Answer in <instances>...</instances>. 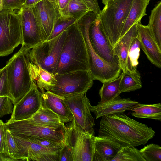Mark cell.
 I'll use <instances>...</instances> for the list:
<instances>
[{
	"label": "cell",
	"mask_w": 161,
	"mask_h": 161,
	"mask_svg": "<svg viewBox=\"0 0 161 161\" xmlns=\"http://www.w3.org/2000/svg\"><path fill=\"white\" fill-rule=\"evenodd\" d=\"M155 134L152 128L122 113L102 116L98 136L108 139L122 146L136 147L145 145Z\"/></svg>",
	"instance_id": "1"
},
{
	"label": "cell",
	"mask_w": 161,
	"mask_h": 161,
	"mask_svg": "<svg viewBox=\"0 0 161 161\" xmlns=\"http://www.w3.org/2000/svg\"><path fill=\"white\" fill-rule=\"evenodd\" d=\"M66 30V37L54 74L78 70L89 71L85 40L77 21Z\"/></svg>",
	"instance_id": "2"
},
{
	"label": "cell",
	"mask_w": 161,
	"mask_h": 161,
	"mask_svg": "<svg viewBox=\"0 0 161 161\" xmlns=\"http://www.w3.org/2000/svg\"><path fill=\"white\" fill-rule=\"evenodd\" d=\"M97 18L93 12L90 11L79 19L77 22L85 40L89 72L94 80L103 83L118 77L121 75L122 70L119 64L108 63L102 59L91 45L89 37V29L91 24Z\"/></svg>",
	"instance_id": "3"
},
{
	"label": "cell",
	"mask_w": 161,
	"mask_h": 161,
	"mask_svg": "<svg viewBox=\"0 0 161 161\" xmlns=\"http://www.w3.org/2000/svg\"><path fill=\"white\" fill-rule=\"evenodd\" d=\"M29 62L27 48L22 46L6 64L8 88L13 105L29 91L34 84L30 75Z\"/></svg>",
	"instance_id": "4"
},
{
	"label": "cell",
	"mask_w": 161,
	"mask_h": 161,
	"mask_svg": "<svg viewBox=\"0 0 161 161\" xmlns=\"http://www.w3.org/2000/svg\"><path fill=\"white\" fill-rule=\"evenodd\" d=\"M132 0H113L105 5L98 18L100 28L114 49L119 41Z\"/></svg>",
	"instance_id": "5"
},
{
	"label": "cell",
	"mask_w": 161,
	"mask_h": 161,
	"mask_svg": "<svg viewBox=\"0 0 161 161\" xmlns=\"http://www.w3.org/2000/svg\"><path fill=\"white\" fill-rule=\"evenodd\" d=\"M22 42L20 14L10 10L0 11V57L8 56Z\"/></svg>",
	"instance_id": "6"
},
{
	"label": "cell",
	"mask_w": 161,
	"mask_h": 161,
	"mask_svg": "<svg viewBox=\"0 0 161 161\" xmlns=\"http://www.w3.org/2000/svg\"><path fill=\"white\" fill-rule=\"evenodd\" d=\"M65 126L64 142L72 151L73 161H92L94 134L84 131L73 119Z\"/></svg>",
	"instance_id": "7"
},
{
	"label": "cell",
	"mask_w": 161,
	"mask_h": 161,
	"mask_svg": "<svg viewBox=\"0 0 161 161\" xmlns=\"http://www.w3.org/2000/svg\"><path fill=\"white\" fill-rule=\"evenodd\" d=\"M66 36L65 30L54 38L31 48H27L28 57L44 69L54 74Z\"/></svg>",
	"instance_id": "8"
},
{
	"label": "cell",
	"mask_w": 161,
	"mask_h": 161,
	"mask_svg": "<svg viewBox=\"0 0 161 161\" xmlns=\"http://www.w3.org/2000/svg\"><path fill=\"white\" fill-rule=\"evenodd\" d=\"M55 75L56 84L48 91L64 98L86 93L93 83L94 80L88 71L78 70Z\"/></svg>",
	"instance_id": "9"
},
{
	"label": "cell",
	"mask_w": 161,
	"mask_h": 161,
	"mask_svg": "<svg viewBox=\"0 0 161 161\" xmlns=\"http://www.w3.org/2000/svg\"><path fill=\"white\" fill-rule=\"evenodd\" d=\"M5 123L12 134L18 136L44 138L59 142L64 141L65 125L53 128L35 125L26 120Z\"/></svg>",
	"instance_id": "10"
},
{
	"label": "cell",
	"mask_w": 161,
	"mask_h": 161,
	"mask_svg": "<svg viewBox=\"0 0 161 161\" xmlns=\"http://www.w3.org/2000/svg\"><path fill=\"white\" fill-rule=\"evenodd\" d=\"M12 134L18 148L14 161H59L60 151L49 149L27 137Z\"/></svg>",
	"instance_id": "11"
},
{
	"label": "cell",
	"mask_w": 161,
	"mask_h": 161,
	"mask_svg": "<svg viewBox=\"0 0 161 161\" xmlns=\"http://www.w3.org/2000/svg\"><path fill=\"white\" fill-rule=\"evenodd\" d=\"M86 93L64 98L75 124L84 131L94 134V119L91 113V104Z\"/></svg>",
	"instance_id": "12"
},
{
	"label": "cell",
	"mask_w": 161,
	"mask_h": 161,
	"mask_svg": "<svg viewBox=\"0 0 161 161\" xmlns=\"http://www.w3.org/2000/svg\"><path fill=\"white\" fill-rule=\"evenodd\" d=\"M42 92L34 83L29 91L13 105L11 117L7 122L26 120L31 118L42 106Z\"/></svg>",
	"instance_id": "13"
},
{
	"label": "cell",
	"mask_w": 161,
	"mask_h": 161,
	"mask_svg": "<svg viewBox=\"0 0 161 161\" xmlns=\"http://www.w3.org/2000/svg\"><path fill=\"white\" fill-rule=\"evenodd\" d=\"M44 41L51 35L61 14L55 0H43L32 8Z\"/></svg>",
	"instance_id": "14"
},
{
	"label": "cell",
	"mask_w": 161,
	"mask_h": 161,
	"mask_svg": "<svg viewBox=\"0 0 161 161\" xmlns=\"http://www.w3.org/2000/svg\"><path fill=\"white\" fill-rule=\"evenodd\" d=\"M18 12L21 18L22 46L30 49L44 41L40 27L32 8H21Z\"/></svg>",
	"instance_id": "15"
},
{
	"label": "cell",
	"mask_w": 161,
	"mask_h": 161,
	"mask_svg": "<svg viewBox=\"0 0 161 161\" xmlns=\"http://www.w3.org/2000/svg\"><path fill=\"white\" fill-rule=\"evenodd\" d=\"M88 35L91 45L100 57L108 62L119 64L114 49L100 28L98 18L91 24Z\"/></svg>",
	"instance_id": "16"
},
{
	"label": "cell",
	"mask_w": 161,
	"mask_h": 161,
	"mask_svg": "<svg viewBox=\"0 0 161 161\" xmlns=\"http://www.w3.org/2000/svg\"><path fill=\"white\" fill-rule=\"evenodd\" d=\"M137 30L140 48L153 64L161 68V49L154 40L149 27L143 25L140 21L137 23Z\"/></svg>",
	"instance_id": "17"
},
{
	"label": "cell",
	"mask_w": 161,
	"mask_h": 161,
	"mask_svg": "<svg viewBox=\"0 0 161 161\" xmlns=\"http://www.w3.org/2000/svg\"><path fill=\"white\" fill-rule=\"evenodd\" d=\"M139 103L130 98H122L119 96L108 101H100L95 106L91 105L90 111L94 113L97 119L106 115L123 113L127 110H130Z\"/></svg>",
	"instance_id": "18"
},
{
	"label": "cell",
	"mask_w": 161,
	"mask_h": 161,
	"mask_svg": "<svg viewBox=\"0 0 161 161\" xmlns=\"http://www.w3.org/2000/svg\"><path fill=\"white\" fill-rule=\"evenodd\" d=\"M64 99L49 91L45 92L42 94V105L55 113L64 124L73 119V114Z\"/></svg>",
	"instance_id": "19"
},
{
	"label": "cell",
	"mask_w": 161,
	"mask_h": 161,
	"mask_svg": "<svg viewBox=\"0 0 161 161\" xmlns=\"http://www.w3.org/2000/svg\"><path fill=\"white\" fill-rule=\"evenodd\" d=\"M29 68L32 81L42 93L45 92V90L49 91L56 84L55 75L43 69L29 57Z\"/></svg>",
	"instance_id": "20"
},
{
	"label": "cell",
	"mask_w": 161,
	"mask_h": 161,
	"mask_svg": "<svg viewBox=\"0 0 161 161\" xmlns=\"http://www.w3.org/2000/svg\"><path fill=\"white\" fill-rule=\"evenodd\" d=\"M122 147L108 139L95 136L92 161H112Z\"/></svg>",
	"instance_id": "21"
},
{
	"label": "cell",
	"mask_w": 161,
	"mask_h": 161,
	"mask_svg": "<svg viewBox=\"0 0 161 161\" xmlns=\"http://www.w3.org/2000/svg\"><path fill=\"white\" fill-rule=\"evenodd\" d=\"M137 23L134 24L129 29L114 48L119 60V65L123 72L127 70V56L130 44L134 38L137 36Z\"/></svg>",
	"instance_id": "22"
},
{
	"label": "cell",
	"mask_w": 161,
	"mask_h": 161,
	"mask_svg": "<svg viewBox=\"0 0 161 161\" xmlns=\"http://www.w3.org/2000/svg\"><path fill=\"white\" fill-rule=\"evenodd\" d=\"M150 0H132L119 39L134 24L147 15L146 8Z\"/></svg>",
	"instance_id": "23"
},
{
	"label": "cell",
	"mask_w": 161,
	"mask_h": 161,
	"mask_svg": "<svg viewBox=\"0 0 161 161\" xmlns=\"http://www.w3.org/2000/svg\"><path fill=\"white\" fill-rule=\"evenodd\" d=\"M26 120L35 125L53 128L64 125L55 113L42 104L35 114Z\"/></svg>",
	"instance_id": "24"
},
{
	"label": "cell",
	"mask_w": 161,
	"mask_h": 161,
	"mask_svg": "<svg viewBox=\"0 0 161 161\" xmlns=\"http://www.w3.org/2000/svg\"><path fill=\"white\" fill-rule=\"evenodd\" d=\"M130 111H132L131 115L136 118L161 120V104L160 103L145 104L139 103L134 106Z\"/></svg>",
	"instance_id": "25"
},
{
	"label": "cell",
	"mask_w": 161,
	"mask_h": 161,
	"mask_svg": "<svg viewBox=\"0 0 161 161\" xmlns=\"http://www.w3.org/2000/svg\"><path fill=\"white\" fill-rule=\"evenodd\" d=\"M147 26L157 44L161 49V1L152 10Z\"/></svg>",
	"instance_id": "26"
},
{
	"label": "cell",
	"mask_w": 161,
	"mask_h": 161,
	"mask_svg": "<svg viewBox=\"0 0 161 161\" xmlns=\"http://www.w3.org/2000/svg\"><path fill=\"white\" fill-rule=\"evenodd\" d=\"M123 75L119 86L120 94L140 89L142 87L141 76L138 71L122 72Z\"/></svg>",
	"instance_id": "27"
},
{
	"label": "cell",
	"mask_w": 161,
	"mask_h": 161,
	"mask_svg": "<svg viewBox=\"0 0 161 161\" xmlns=\"http://www.w3.org/2000/svg\"><path fill=\"white\" fill-rule=\"evenodd\" d=\"M122 75V72L116 79L103 83L99 91L100 102L108 101L119 96L120 94L119 92V84Z\"/></svg>",
	"instance_id": "28"
},
{
	"label": "cell",
	"mask_w": 161,
	"mask_h": 161,
	"mask_svg": "<svg viewBox=\"0 0 161 161\" xmlns=\"http://www.w3.org/2000/svg\"><path fill=\"white\" fill-rule=\"evenodd\" d=\"M112 161H146L140 150L132 146H122Z\"/></svg>",
	"instance_id": "29"
},
{
	"label": "cell",
	"mask_w": 161,
	"mask_h": 161,
	"mask_svg": "<svg viewBox=\"0 0 161 161\" xmlns=\"http://www.w3.org/2000/svg\"><path fill=\"white\" fill-rule=\"evenodd\" d=\"M90 11L84 0H70L63 17L79 19Z\"/></svg>",
	"instance_id": "30"
},
{
	"label": "cell",
	"mask_w": 161,
	"mask_h": 161,
	"mask_svg": "<svg viewBox=\"0 0 161 161\" xmlns=\"http://www.w3.org/2000/svg\"><path fill=\"white\" fill-rule=\"evenodd\" d=\"M140 49V43L137 36L133 40L129 49L127 59V70L132 72L137 70Z\"/></svg>",
	"instance_id": "31"
},
{
	"label": "cell",
	"mask_w": 161,
	"mask_h": 161,
	"mask_svg": "<svg viewBox=\"0 0 161 161\" xmlns=\"http://www.w3.org/2000/svg\"><path fill=\"white\" fill-rule=\"evenodd\" d=\"M139 150L146 161H161V147L158 144H149Z\"/></svg>",
	"instance_id": "32"
},
{
	"label": "cell",
	"mask_w": 161,
	"mask_h": 161,
	"mask_svg": "<svg viewBox=\"0 0 161 161\" xmlns=\"http://www.w3.org/2000/svg\"><path fill=\"white\" fill-rule=\"evenodd\" d=\"M78 19L60 16L56 22L51 35L46 40L55 37L76 22Z\"/></svg>",
	"instance_id": "33"
},
{
	"label": "cell",
	"mask_w": 161,
	"mask_h": 161,
	"mask_svg": "<svg viewBox=\"0 0 161 161\" xmlns=\"http://www.w3.org/2000/svg\"><path fill=\"white\" fill-rule=\"evenodd\" d=\"M4 127L7 154L11 161H14V156L18 151V148L12 133L5 123Z\"/></svg>",
	"instance_id": "34"
},
{
	"label": "cell",
	"mask_w": 161,
	"mask_h": 161,
	"mask_svg": "<svg viewBox=\"0 0 161 161\" xmlns=\"http://www.w3.org/2000/svg\"><path fill=\"white\" fill-rule=\"evenodd\" d=\"M26 137H27L31 141L44 147L55 151H59L62 148L64 143V142H59L44 138L30 136Z\"/></svg>",
	"instance_id": "35"
},
{
	"label": "cell",
	"mask_w": 161,
	"mask_h": 161,
	"mask_svg": "<svg viewBox=\"0 0 161 161\" xmlns=\"http://www.w3.org/2000/svg\"><path fill=\"white\" fill-rule=\"evenodd\" d=\"M7 64L0 69V97H8L13 101L8 88Z\"/></svg>",
	"instance_id": "36"
},
{
	"label": "cell",
	"mask_w": 161,
	"mask_h": 161,
	"mask_svg": "<svg viewBox=\"0 0 161 161\" xmlns=\"http://www.w3.org/2000/svg\"><path fill=\"white\" fill-rule=\"evenodd\" d=\"M4 123L0 120V161H11L7 152Z\"/></svg>",
	"instance_id": "37"
},
{
	"label": "cell",
	"mask_w": 161,
	"mask_h": 161,
	"mask_svg": "<svg viewBox=\"0 0 161 161\" xmlns=\"http://www.w3.org/2000/svg\"><path fill=\"white\" fill-rule=\"evenodd\" d=\"M26 0H3V9L20 10Z\"/></svg>",
	"instance_id": "38"
},
{
	"label": "cell",
	"mask_w": 161,
	"mask_h": 161,
	"mask_svg": "<svg viewBox=\"0 0 161 161\" xmlns=\"http://www.w3.org/2000/svg\"><path fill=\"white\" fill-rule=\"evenodd\" d=\"M59 161H73V157L70 148L64 142L59 152Z\"/></svg>",
	"instance_id": "39"
},
{
	"label": "cell",
	"mask_w": 161,
	"mask_h": 161,
	"mask_svg": "<svg viewBox=\"0 0 161 161\" xmlns=\"http://www.w3.org/2000/svg\"><path fill=\"white\" fill-rule=\"evenodd\" d=\"M90 10L93 12L97 18L100 13V9L97 0H84Z\"/></svg>",
	"instance_id": "40"
},
{
	"label": "cell",
	"mask_w": 161,
	"mask_h": 161,
	"mask_svg": "<svg viewBox=\"0 0 161 161\" xmlns=\"http://www.w3.org/2000/svg\"><path fill=\"white\" fill-rule=\"evenodd\" d=\"M61 14L63 17L70 0H55Z\"/></svg>",
	"instance_id": "41"
},
{
	"label": "cell",
	"mask_w": 161,
	"mask_h": 161,
	"mask_svg": "<svg viewBox=\"0 0 161 161\" xmlns=\"http://www.w3.org/2000/svg\"><path fill=\"white\" fill-rule=\"evenodd\" d=\"M43 0H26L22 8H31L35 6L40 2Z\"/></svg>",
	"instance_id": "42"
},
{
	"label": "cell",
	"mask_w": 161,
	"mask_h": 161,
	"mask_svg": "<svg viewBox=\"0 0 161 161\" xmlns=\"http://www.w3.org/2000/svg\"><path fill=\"white\" fill-rule=\"evenodd\" d=\"M113 0H102V3L104 5Z\"/></svg>",
	"instance_id": "43"
},
{
	"label": "cell",
	"mask_w": 161,
	"mask_h": 161,
	"mask_svg": "<svg viewBox=\"0 0 161 161\" xmlns=\"http://www.w3.org/2000/svg\"><path fill=\"white\" fill-rule=\"evenodd\" d=\"M3 0H0V11L3 10Z\"/></svg>",
	"instance_id": "44"
},
{
	"label": "cell",
	"mask_w": 161,
	"mask_h": 161,
	"mask_svg": "<svg viewBox=\"0 0 161 161\" xmlns=\"http://www.w3.org/2000/svg\"><path fill=\"white\" fill-rule=\"evenodd\" d=\"M2 97H0V100L1 99Z\"/></svg>",
	"instance_id": "45"
}]
</instances>
